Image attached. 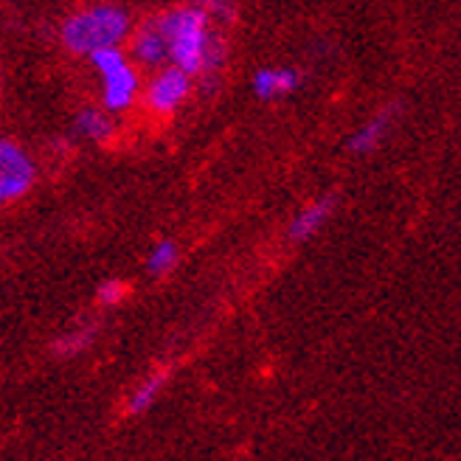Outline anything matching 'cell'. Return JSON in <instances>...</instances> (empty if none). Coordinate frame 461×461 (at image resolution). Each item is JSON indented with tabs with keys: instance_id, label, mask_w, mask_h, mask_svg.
I'll return each instance as SVG.
<instances>
[{
	"instance_id": "obj_14",
	"label": "cell",
	"mask_w": 461,
	"mask_h": 461,
	"mask_svg": "<svg viewBox=\"0 0 461 461\" xmlns=\"http://www.w3.org/2000/svg\"><path fill=\"white\" fill-rule=\"evenodd\" d=\"M197 6H203V12L212 17V23H220V26H234L237 20V0H197Z\"/></svg>"
},
{
	"instance_id": "obj_10",
	"label": "cell",
	"mask_w": 461,
	"mask_h": 461,
	"mask_svg": "<svg viewBox=\"0 0 461 461\" xmlns=\"http://www.w3.org/2000/svg\"><path fill=\"white\" fill-rule=\"evenodd\" d=\"M394 113L397 107L391 104V107H383L375 119H368L352 138H349V152L355 155H368V152H375L380 144H383V138L391 127V122H394Z\"/></svg>"
},
{
	"instance_id": "obj_4",
	"label": "cell",
	"mask_w": 461,
	"mask_h": 461,
	"mask_svg": "<svg viewBox=\"0 0 461 461\" xmlns=\"http://www.w3.org/2000/svg\"><path fill=\"white\" fill-rule=\"evenodd\" d=\"M192 90H194V77L180 71L177 65L167 62L155 68L147 85H141V102L152 115L167 119V115L183 107V102L192 96Z\"/></svg>"
},
{
	"instance_id": "obj_9",
	"label": "cell",
	"mask_w": 461,
	"mask_h": 461,
	"mask_svg": "<svg viewBox=\"0 0 461 461\" xmlns=\"http://www.w3.org/2000/svg\"><path fill=\"white\" fill-rule=\"evenodd\" d=\"M74 130L79 138L90 144H107L110 138L115 135V122H113V113H107L104 107H94L87 104L77 113L74 119Z\"/></svg>"
},
{
	"instance_id": "obj_15",
	"label": "cell",
	"mask_w": 461,
	"mask_h": 461,
	"mask_svg": "<svg viewBox=\"0 0 461 461\" xmlns=\"http://www.w3.org/2000/svg\"><path fill=\"white\" fill-rule=\"evenodd\" d=\"M124 295H127V285L122 279H107L96 290V302L102 307H115V304L124 302Z\"/></svg>"
},
{
	"instance_id": "obj_11",
	"label": "cell",
	"mask_w": 461,
	"mask_h": 461,
	"mask_svg": "<svg viewBox=\"0 0 461 461\" xmlns=\"http://www.w3.org/2000/svg\"><path fill=\"white\" fill-rule=\"evenodd\" d=\"M167 377H169V372L167 368H160V372H152L147 380H141L138 383V388L130 394V400H127V413H144V411H149V405L158 400V394H160V388L167 385Z\"/></svg>"
},
{
	"instance_id": "obj_12",
	"label": "cell",
	"mask_w": 461,
	"mask_h": 461,
	"mask_svg": "<svg viewBox=\"0 0 461 461\" xmlns=\"http://www.w3.org/2000/svg\"><path fill=\"white\" fill-rule=\"evenodd\" d=\"M96 332H99L96 324H85V327H79V330L65 332V335H59V338L54 340V352H57L59 357L79 355V352H85L87 346L96 340Z\"/></svg>"
},
{
	"instance_id": "obj_7",
	"label": "cell",
	"mask_w": 461,
	"mask_h": 461,
	"mask_svg": "<svg viewBox=\"0 0 461 461\" xmlns=\"http://www.w3.org/2000/svg\"><path fill=\"white\" fill-rule=\"evenodd\" d=\"M302 71L295 68H259L250 79L253 96L262 102H273V99H285L290 94H295L302 87Z\"/></svg>"
},
{
	"instance_id": "obj_13",
	"label": "cell",
	"mask_w": 461,
	"mask_h": 461,
	"mask_svg": "<svg viewBox=\"0 0 461 461\" xmlns=\"http://www.w3.org/2000/svg\"><path fill=\"white\" fill-rule=\"evenodd\" d=\"M177 257H180V250L172 240H160L152 245L149 250V257H147V270L149 276H155V279H160V276H167L175 265H177Z\"/></svg>"
},
{
	"instance_id": "obj_2",
	"label": "cell",
	"mask_w": 461,
	"mask_h": 461,
	"mask_svg": "<svg viewBox=\"0 0 461 461\" xmlns=\"http://www.w3.org/2000/svg\"><path fill=\"white\" fill-rule=\"evenodd\" d=\"M158 23L169 45V62L197 79L203 74L209 42L217 32L212 17L197 4H175L167 12H158Z\"/></svg>"
},
{
	"instance_id": "obj_5",
	"label": "cell",
	"mask_w": 461,
	"mask_h": 461,
	"mask_svg": "<svg viewBox=\"0 0 461 461\" xmlns=\"http://www.w3.org/2000/svg\"><path fill=\"white\" fill-rule=\"evenodd\" d=\"M37 183V164L12 138L0 135V205L26 197Z\"/></svg>"
},
{
	"instance_id": "obj_8",
	"label": "cell",
	"mask_w": 461,
	"mask_h": 461,
	"mask_svg": "<svg viewBox=\"0 0 461 461\" xmlns=\"http://www.w3.org/2000/svg\"><path fill=\"white\" fill-rule=\"evenodd\" d=\"M332 212H335V197L332 194H327V197H321V200H315V203H310L307 209H302L295 217H293V222H290V228H287V237L293 240V242H304V240H310V237H315L321 228H324V222L332 217Z\"/></svg>"
},
{
	"instance_id": "obj_6",
	"label": "cell",
	"mask_w": 461,
	"mask_h": 461,
	"mask_svg": "<svg viewBox=\"0 0 461 461\" xmlns=\"http://www.w3.org/2000/svg\"><path fill=\"white\" fill-rule=\"evenodd\" d=\"M127 45H130L127 54L138 68L155 71V68L169 62V45H167L164 29H160V23H158V14H152V17L138 23V26H132Z\"/></svg>"
},
{
	"instance_id": "obj_3",
	"label": "cell",
	"mask_w": 461,
	"mask_h": 461,
	"mask_svg": "<svg viewBox=\"0 0 461 461\" xmlns=\"http://www.w3.org/2000/svg\"><path fill=\"white\" fill-rule=\"evenodd\" d=\"M87 62L102 82V107L113 115L132 110L135 102L141 99V74L122 45L90 54Z\"/></svg>"
},
{
	"instance_id": "obj_1",
	"label": "cell",
	"mask_w": 461,
	"mask_h": 461,
	"mask_svg": "<svg viewBox=\"0 0 461 461\" xmlns=\"http://www.w3.org/2000/svg\"><path fill=\"white\" fill-rule=\"evenodd\" d=\"M132 32V17L119 4H90L71 12L59 26V42L68 54L90 57L102 49L124 45Z\"/></svg>"
}]
</instances>
